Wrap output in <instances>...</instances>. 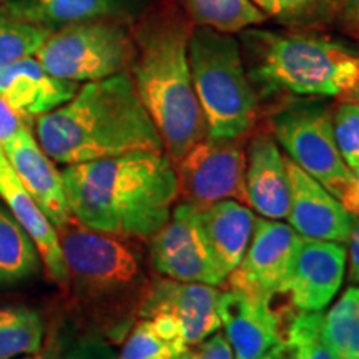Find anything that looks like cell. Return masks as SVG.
<instances>
[{
    "label": "cell",
    "mask_w": 359,
    "mask_h": 359,
    "mask_svg": "<svg viewBox=\"0 0 359 359\" xmlns=\"http://www.w3.org/2000/svg\"><path fill=\"white\" fill-rule=\"evenodd\" d=\"M60 175L72 217L92 230L133 240H151L178 198L175 167L160 151L67 165Z\"/></svg>",
    "instance_id": "1"
},
{
    "label": "cell",
    "mask_w": 359,
    "mask_h": 359,
    "mask_svg": "<svg viewBox=\"0 0 359 359\" xmlns=\"http://www.w3.org/2000/svg\"><path fill=\"white\" fill-rule=\"evenodd\" d=\"M35 132L45 154L64 165L135 151L165 154L128 72L87 82L64 105L37 116Z\"/></svg>",
    "instance_id": "2"
},
{
    "label": "cell",
    "mask_w": 359,
    "mask_h": 359,
    "mask_svg": "<svg viewBox=\"0 0 359 359\" xmlns=\"http://www.w3.org/2000/svg\"><path fill=\"white\" fill-rule=\"evenodd\" d=\"M190 35L178 13H160L138 34L132 60L135 87L172 163L206 137L188 58Z\"/></svg>",
    "instance_id": "3"
},
{
    "label": "cell",
    "mask_w": 359,
    "mask_h": 359,
    "mask_svg": "<svg viewBox=\"0 0 359 359\" xmlns=\"http://www.w3.org/2000/svg\"><path fill=\"white\" fill-rule=\"evenodd\" d=\"M246 74L257 95L341 97L359 93V53L314 32H240Z\"/></svg>",
    "instance_id": "4"
},
{
    "label": "cell",
    "mask_w": 359,
    "mask_h": 359,
    "mask_svg": "<svg viewBox=\"0 0 359 359\" xmlns=\"http://www.w3.org/2000/svg\"><path fill=\"white\" fill-rule=\"evenodd\" d=\"M57 233L67 286L83 308L97 316L140 313L151 286L140 240L92 230L74 217Z\"/></svg>",
    "instance_id": "5"
},
{
    "label": "cell",
    "mask_w": 359,
    "mask_h": 359,
    "mask_svg": "<svg viewBox=\"0 0 359 359\" xmlns=\"http://www.w3.org/2000/svg\"><path fill=\"white\" fill-rule=\"evenodd\" d=\"M188 58L206 137L228 140L250 133L257 123L258 95L246 74L240 40L233 34L195 27Z\"/></svg>",
    "instance_id": "6"
},
{
    "label": "cell",
    "mask_w": 359,
    "mask_h": 359,
    "mask_svg": "<svg viewBox=\"0 0 359 359\" xmlns=\"http://www.w3.org/2000/svg\"><path fill=\"white\" fill-rule=\"evenodd\" d=\"M133 53L135 45L122 22L95 19L52 30L35 55L48 74L79 83L122 74Z\"/></svg>",
    "instance_id": "7"
},
{
    "label": "cell",
    "mask_w": 359,
    "mask_h": 359,
    "mask_svg": "<svg viewBox=\"0 0 359 359\" xmlns=\"http://www.w3.org/2000/svg\"><path fill=\"white\" fill-rule=\"evenodd\" d=\"M271 130L288 158L336 198L339 200L353 185L356 175L339 154L333 114L326 103L313 98H296L285 103L273 115Z\"/></svg>",
    "instance_id": "8"
},
{
    "label": "cell",
    "mask_w": 359,
    "mask_h": 359,
    "mask_svg": "<svg viewBox=\"0 0 359 359\" xmlns=\"http://www.w3.org/2000/svg\"><path fill=\"white\" fill-rule=\"evenodd\" d=\"M173 167L182 203L205 208L223 200H235L248 205L243 137L228 140L201 138Z\"/></svg>",
    "instance_id": "9"
},
{
    "label": "cell",
    "mask_w": 359,
    "mask_h": 359,
    "mask_svg": "<svg viewBox=\"0 0 359 359\" xmlns=\"http://www.w3.org/2000/svg\"><path fill=\"white\" fill-rule=\"evenodd\" d=\"M198 210L190 203L175 206L167 224L150 240V263L170 280L219 286L226 278L206 245Z\"/></svg>",
    "instance_id": "10"
},
{
    "label": "cell",
    "mask_w": 359,
    "mask_h": 359,
    "mask_svg": "<svg viewBox=\"0 0 359 359\" xmlns=\"http://www.w3.org/2000/svg\"><path fill=\"white\" fill-rule=\"evenodd\" d=\"M302 235L276 219H255L253 235L241 263L228 275L230 290L268 299L283 293Z\"/></svg>",
    "instance_id": "11"
},
{
    "label": "cell",
    "mask_w": 359,
    "mask_h": 359,
    "mask_svg": "<svg viewBox=\"0 0 359 359\" xmlns=\"http://www.w3.org/2000/svg\"><path fill=\"white\" fill-rule=\"evenodd\" d=\"M346 271V248L338 241L302 236L283 293L298 311H321L338 293Z\"/></svg>",
    "instance_id": "12"
},
{
    "label": "cell",
    "mask_w": 359,
    "mask_h": 359,
    "mask_svg": "<svg viewBox=\"0 0 359 359\" xmlns=\"http://www.w3.org/2000/svg\"><path fill=\"white\" fill-rule=\"evenodd\" d=\"M290 182V226L304 238L346 243L356 217L321 183L285 156Z\"/></svg>",
    "instance_id": "13"
},
{
    "label": "cell",
    "mask_w": 359,
    "mask_h": 359,
    "mask_svg": "<svg viewBox=\"0 0 359 359\" xmlns=\"http://www.w3.org/2000/svg\"><path fill=\"white\" fill-rule=\"evenodd\" d=\"M222 291L205 283L177 280L151 281L138 316L150 318L156 313H172L185 333L188 346L201 344L222 326L218 299Z\"/></svg>",
    "instance_id": "14"
},
{
    "label": "cell",
    "mask_w": 359,
    "mask_h": 359,
    "mask_svg": "<svg viewBox=\"0 0 359 359\" xmlns=\"http://www.w3.org/2000/svg\"><path fill=\"white\" fill-rule=\"evenodd\" d=\"M2 150L22 187L53 226L58 228L69 222L72 212L67 203L64 180L53 167V160L35 140L32 132L25 125L20 127L11 140L4 143Z\"/></svg>",
    "instance_id": "15"
},
{
    "label": "cell",
    "mask_w": 359,
    "mask_h": 359,
    "mask_svg": "<svg viewBox=\"0 0 359 359\" xmlns=\"http://www.w3.org/2000/svg\"><path fill=\"white\" fill-rule=\"evenodd\" d=\"M269 303L235 290L222 291L218 314L235 359H259L278 344L281 338L280 318Z\"/></svg>",
    "instance_id": "16"
},
{
    "label": "cell",
    "mask_w": 359,
    "mask_h": 359,
    "mask_svg": "<svg viewBox=\"0 0 359 359\" xmlns=\"http://www.w3.org/2000/svg\"><path fill=\"white\" fill-rule=\"evenodd\" d=\"M79 83L48 74L37 58H24L0 67V98L29 120L53 111L77 93Z\"/></svg>",
    "instance_id": "17"
},
{
    "label": "cell",
    "mask_w": 359,
    "mask_h": 359,
    "mask_svg": "<svg viewBox=\"0 0 359 359\" xmlns=\"http://www.w3.org/2000/svg\"><path fill=\"white\" fill-rule=\"evenodd\" d=\"M245 187L248 205L266 219L288 217L290 182L285 156L275 137L255 135L248 147Z\"/></svg>",
    "instance_id": "18"
},
{
    "label": "cell",
    "mask_w": 359,
    "mask_h": 359,
    "mask_svg": "<svg viewBox=\"0 0 359 359\" xmlns=\"http://www.w3.org/2000/svg\"><path fill=\"white\" fill-rule=\"evenodd\" d=\"M0 196L7 203L13 218L19 222L20 226L27 231V235L32 238L48 276L57 285L67 288L69 276H67V266L57 228L53 226L50 219L45 217L40 206L22 187L15 172L8 163L6 154H4L2 147H0Z\"/></svg>",
    "instance_id": "19"
},
{
    "label": "cell",
    "mask_w": 359,
    "mask_h": 359,
    "mask_svg": "<svg viewBox=\"0 0 359 359\" xmlns=\"http://www.w3.org/2000/svg\"><path fill=\"white\" fill-rule=\"evenodd\" d=\"M210 253L224 278L243 259L255 228V213L245 203L223 200L198 210Z\"/></svg>",
    "instance_id": "20"
},
{
    "label": "cell",
    "mask_w": 359,
    "mask_h": 359,
    "mask_svg": "<svg viewBox=\"0 0 359 359\" xmlns=\"http://www.w3.org/2000/svg\"><path fill=\"white\" fill-rule=\"evenodd\" d=\"M145 0H6L2 13L53 30L95 19L135 15Z\"/></svg>",
    "instance_id": "21"
},
{
    "label": "cell",
    "mask_w": 359,
    "mask_h": 359,
    "mask_svg": "<svg viewBox=\"0 0 359 359\" xmlns=\"http://www.w3.org/2000/svg\"><path fill=\"white\" fill-rule=\"evenodd\" d=\"M40 269V255L32 238L13 215L0 206V286L15 285Z\"/></svg>",
    "instance_id": "22"
},
{
    "label": "cell",
    "mask_w": 359,
    "mask_h": 359,
    "mask_svg": "<svg viewBox=\"0 0 359 359\" xmlns=\"http://www.w3.org/2000/svg\"><path fill=\"white\" fill-rule=\"evenodd\" d=\"M196 27L240 34L262 25L266 17L251 0H180Z\"/></svg>",
    "instance_id": "23"
},
{
    "label": "cell",
    "mask_w": 359,
    "mask_h": 359,
    "mask_svg": "<svg viewBox=\"0 0 359 359\" xmlns=\"http://www.w3.org/2000/svg\"><path fill=\"white\" fill-rule=\"evenodd\" d=\"M323 339L331 359H359V286H349L323 316Z\"/></svg>",
    "instance_id": "24"
},
{
    "label": "cell",
    "mask_w": 359,
    "mask_h": 359,
    "mask_svg": "<svg viewBox=\"0 0 359 359\" xmlns=\"http://www.w3.org/2000/svg\"><path fill=\"white\" fill-rule=\"evenodd\" d=\"M275 359H331L323 339L321 311H299L271 349Z\"/></svg>",
    "instance_id": "25"
},
{
    "label": "cell",
    "mask_w": 359,
    "mask_h": 359,
    "mask_svg": "<svg viewBox=\"0 0 359 359\" xmlns=\"http://www.w3.org/2000/svg\"><path fill=\"white\" fill-rule=\"evenodd\" d=\"M43 323L37 311L29 308L0 309V359L40 351Z\"/></svg>",
    "instance_id": "26"
},
{
    "label": "cell",
    "mask_w": 359,
    "mask_h": 359,
    "mask_svg": "<svg viewBox=\"0 0 359 359\" xmlns=\"http://www.w3.org/2000/svg\"><path fill=\"white\" fill-rule=\"evenodd\" d=\"M266 19L291 29L323 27L339 19V0H251Z\"/></svg>",
    "instance_id": "27"
},
{
    "label": "cell",
    "mask_w": 359,
    "mask_h": 359,
    "mask_svg": "<svg viewBox=\"0 0 359 359\" xmlns=\"http://www.w3.org/2000/svg\"><path fill=\"white\" fill-rule=\"evenodd\" d=\"M52 30L0 12V67L35 55Z\"/></svg>",
    "instance_id": "28"
},
{
    "label": "cell",
    "mask_w": 359,
    "mask_h": 359,
    "mask_svg": "<svg viewBox=\"0 0 359 359\" xmlns=\"http://www.w3.org/2000/svg\"><path fill=\"white\" fill-rule=\"evenodd\" d=\"M334 140L344 163L353 172L359 168V103L343 102L333 114Z\"/></svg>",
    "instance_id": "29"
},
{
    "label": "cell",
    "mask_w": 359,
    "mask_h": 359,
    "mask_svg": "<svg viewBox=\"0 0 359 359\" xmlns=\"http://www.w3.org/2000/svg\"><path fill=\"white\" fill-rule=\"evenodd\" d=\"M156 356L177 359L168 344L155 333L150 321L143 320L133 327L116 359H154Z\"/></svg>",
    "instance_id": "30"
},
{
    "label": "cell",
    "mask_w": 359,
    "mask_h": 359,
    "mask_svg": "<svg viewBox=\"0 0 359 359\" xmlns=\"http://www.w3.org/2000/svg\"><path fill=\"white\" fill-rule=\"evenodd\" d=\"M143 320L150 321L155 333L168 344L170 349H172L175 354V358L178 359L187 351L188 344L185 341V333H183V327L177 320V316H173L172 313L161 311L150 318H143Z\"/></svg>",
    "instance_id": "31"
},
{
    "label": "cell",
    "mask_w": 359,
    "mask_h": 359,
    "mask_svg": "<svg viewBox=\"0 0 359 359\" xmlns=\"http://www.w3.org/2000/svg\"><path fill=\"white\" fill-rule=\"evenodd\" d=\"M58 359H116V354L103 339L87 336L72 344Z\"/></svg>",
    "instance_id": "32"
},
{
    "label": "cell",
    "mask_w": 359,
    "mask_h": 359,
    "mask_svg": "<svg viewBox=\"0 0 359 359\" xmlns=\"http://www.w3.org/2000/svg\"><path fill=\"white\" fill-rule=\"evenodd\" d=\"M198 359H235L230 341L223 333H213L201 343Z\"/></svg>",
    "instance_id": "33"
},
{
    "label": "cell",
    "mask_w": 359,
    "mask_h": 359,
    "mask_svg": "<svg viewBox=\"0 0 359 359\" xmlns=\"http://www.w3.org/2000/svg\"><path fill=\"white\" fill-rule=\"evenodd\" d=\"M24 127V120L0 98V147Z\"/></svg>",
    "instance_id": "34"
},
{
    "label": "cell",
    "mask_w": 359,
    "mask_h": 359,
    "mask_svg": "<svg viewBox=\"0 0 359 359\" xmlns=\"http://www.w3.org/2000/svg\"><path fill=\"white\" fill-rule=\"evenodd\" d=\"M349 243V281L359 285V218L348 238Z\"/></svg>",
    "instance_id": "35"
},
{
    "label": "cell",
    "mask_w": 359,
    "mask_h": 359,
    "mask_svg": "<svg viewBox=\"0 0 359 359\" xmlns=\"http://www.w3.org/2000/svg\"><path fill=\"white\" fill-rule=\"evenodd\" d=\"M339 19L354 35H359V0H339Z\"/></svg>",
    "instance_id": "36"
},
{
    "label": "cell",
    "mask_w": 359,
    "mask_h": 359,
    "mask_svg": "<svg viewBox=\"0 0 359 359\" xmlns=\"http://www.w3.org/2000/svg\"><path fill=\"white\" fill-rule=\"evenodd\" d=\"M22 359H43V358L39 356V354L35 353V354H25V358H22Z\"/></svg>",
    "instance_id": "37"
},
{
    "label": "cell",
    "mask_w": 359,
    "mask_h": 359,
    "mask_svg": "<svg viewBox=\"0 0 359 359\" xmlns=\"http://www.w3.org/2000/svg\"><path fill=\"white\" fill-rule=\"evenodd\" d=\"M154 359H173V358H170V356H156Z\"/></svg>",
    "instance_id": "38"
},
{
    "label": "cell",
    "mask_w": 359,
    "mask_h": 359,
    "mask_svg": "<svg viewBox=\"0 0 359 359\" xmlns=\"http://www.w3.org/2000/svg\"><path fill=\"white\" fill-rule=\"evenodd\" d=\"M259 359H275L271 356V354H266V356H263V358H259Z\"/></svg>",
    "instance_id": "39"
},
{
    "label": "cell",
    "mask_w": 359,
    "mask_h": 359,
    "mask_svg": "<svg viewBox=\"0 0 359 359\" xmlns=\"http://www.w3.org/2000/svg\"><path fill=\"white\" fill-rule=\"evenodd\" d=\"M354 175H356V177H358V178H359V168H358V170H356V172H354Z\"/></svg>",
    "instance_id": "40"
},
{
    "label": "cell",
    "mask_w": 359,
    "mask_h": 359,
    "mask_svg": "<svg viewBox=\"0 0 359 359\" xmlns=\"http://www.w3.org/2000/svg\"><path fill=\"white\" fill-rule=\"evenodd\" d=\"M0 2H6V0H0Z\"/></svg>",
    "instance_id": "41"
}]
</instances>
